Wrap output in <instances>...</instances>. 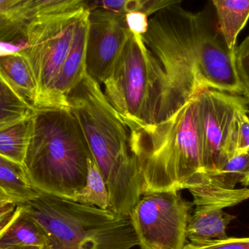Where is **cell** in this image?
Listing matches in <instances>:
<instances>
[{
    "mask_svg": "<svg viewBox=\"0 0 249 249\" xmlns=\"http://www.w3.org/2000/svg\"><path fill=\"white\" fill-rule=\"evenodd\" d=\"M67 102L105 178L109 210L129 216L143 195V183L130 149L128 127L108 102L101 85L87 73L69 93Z\"/></svg>",
    "mask_w": 249,
    "mask_h": 249,
    "instance_id": "obj_1",
    "label": "cell"
},
{
    "mask_svg": "<svg viewBox=\"0 0 249 249\" xmlns=\"http://www.w3.org/2000/svg\"><path fill=\"white\" fill-rule=\"evenodd\" d=\"M126 125L142 177L143 195L189 190L200 183L206 173L199 130L198 94L157 124Z\"/></svg>",
    "mask_w": 249,
    "mask_h": 249,
    "instance_id": "obj_2",
    "label": "cell"
},
{
    "mask_svg": "<svg viewBox=\"0 0 249 249\" xmlns=\"http://www.w3.org/2000/svg\"><path fill=\"white\" fill-rule=\"evenodd\" d=\"M91 158L83 129L70 108H35L23 162L35 190L74 201L75 193L86 184Z\"/></svg>",
    "mask_w": 249,
    "mask_h": 249,
    "instance_id": "obj_3",
    "label": "cell"
},
{
    "mask_svg": "<svg viewBox=\"0 0 249 249\" xmlns=\"http://www.w3.org/2000/svg\"><path fill=\"white\" fill-rule=\"evenodd\" d=\"M102 85L107 99L125 124L152 125L187 102L173 89L143 35L131 32Z\"/></svg>",
    "mask_w": 249,
    "mask_h": 249,
    "instance_id": "obj_4",
    "label": "cell"
},
{
    "mask_svg": "<svg viewBox=\"0 0 249 249\" xmlns=\"http://www.w3.org/2000/svg\"><path fill=\"white\" fill-rule=\"evenodd\" d=\"M46 231L52 249H133L139 246L129 216L39 193L19 204Z\"/></svg>",
    "mask_w": 249,
    "mask_h": 249,
    "instance_id": "obj_5",
    "label": "cell"
},
{
    "mask_svg": "<svg viewBox=\"0 0 249 249\" xmlns=\"http://www.w3.org/2000/svg\"><path fill=\"white\" fill-rule=\"evenodd\" d=\"M88 7L40 16L28 26L21 52L37 85L36 108L52 107L55 80L68 55L76 23Z\"/></svg>",
    "mask_w": 249,
    "mask_h": 249,
    "instance_id": "obj_6",
    "label": "cell"
},
{
    "mask_svg": "<svg viewBox=\"0 0 249 249\" xmlns=\"http://www.w3.org/2000/svg\"><path fill=\"white\" fill-rule=\"evenodd\" d=\"M193 203L179 191L143 194L129 217L141 249H184Z\"/></svg>",
    "mask_w": 249,
    "mask_h": 249,
    "instance_id": "obj_7",
    "label": "cell"
},
{
    "mask_svg": "<svg viewBox=\"0 0 249 249\" xmlns=\"http://www.w3.org/2000/svg\"><path fill=\"white\" fill-rule=\"evenodd\" d=\"M249 112L242 95L214 89L198 93V123L203 171L212 172L235 155L238 118Z\"/></svg>",
    "mask_w": 249,
    "mask_h": 249,
    "instance_id": "obj_8",
    "label": "cell"
},
{
    "mask_svg": "<svg viewBox=\"0 0 249 249\" xmlns=\"http://www.w3.org/2000/svg\"><path fill=\"white\" fill-rule=\"evenodd\" d=\"M190 29L196 68L203 89L243 96L235 49L228 47L216 16L210 10L191 12Z\"/></svg>",
    "mask_w": 249,
    "mask_h": 249,
    "instance_id": "obj_9",
    "label": "cell"
},
{
    "mask_svg": "<svg viewBox=\"0 0 249 249\" xmlns=\"http://www.w3.org/2000/svg\"><path fill=\"white\" fill-rule=\"evenodd\" d=\"M89 8L86 73L102 85L109 75L130 32L125 15L101 7Z\"/></svg>",
    "mask_w": 249,
    "mask_h": 249,
    "instance_id": "obj_10",
    "label": "cell"
},
{
    "mask_svg": "<svg viewBox=\"0 0 249 249\" xmlns=\"http://www.w3.org/2000/svg\"><path fill=\"white\" fill-rule=\"evenodd\" d=\"M89 11V6L76 23L68 55L55 80L53 93L52 107L70 108L67 96L86 75Z\"/></svg>",
    "mask_w": 249,
    "mask_h": 249,
    "instance_id": "obj_11",
    "label": "cell"
},
{
    "mask_svg": "<svg viewBox=\"0 0 249 249\" xmlns=\"http://www.w3.org/2000/svg\"><path fill=\"white\" fill-rule=\"evenodd\" d=\"M90 0H20L12 18L11 43L26 42V30L36 18L74 10L89 4Z\"/></svg>",
    "mask_w": 249,
    "mask_h": 249,
    "instance_id": "obj_12",
    "label": "cell"
},
{
    "mask_svg": "<svg viewBox=\"0 0 249 249\" xmlns=\"http://www.w3.org/2000/svg\"><path fill=\"white\" fill-rule=\"evenodd\" d=\"M0 77L20 99L36 108L37 85L29 61L21 51L0 56Z\"/></svg>",
    "mask_w": 249,
    "mask_h": 249,
    "instance_id": "obj_13",
    "label": "cell"
},
{
    "mask_svg": "<svg viewBox=\"0 0 249 249\" xmlns=\"http://www.w3.org/2000/svg\"><path fill=\"white\" fill-rule=\"evenodd\" d=\"M196 208L223 209L236 206L249 199V188H231L209 174L200 184L189 189Z\"/></svg>",
    "mask_w": 249,
    "mask_h": 249,
    "instance_id": "obj_14",
    "label": "cell"
},
{
    "mask_svg": "<svg viewBox=\"0 0 249 249\" xmlns=\"http://www.w3.org/2000/svg\"><path fill=\"white\" fill-rule=\"evenodd\" d=\"M49 238L43 227L18 204L11 222L0 234V249L12 247H47Z\"/></svg>",
    "mask_w": 249,
    "mask_h": 249,
    "instance_id": "obj_15",
    "label": "cell"
},
{
    "mask_svg": "<svg viewBox=\"0 0 249 249\" xmlns=\"http://www.w3.org/2000/svg\"><path fill=\"white\" fill-rule=\"evenodd\" d=\"M235 219L222 209L196 208L189 220L187 238L193 243L225 239L228 238L227 228Z\"/></svg>",
    "mask_w": 249,
    "mask_h": 249,
    "instance_id": "obj_16",
    "label": "cell"
},
{
    "mask_svg": "<svg viewBox=\"0 0 249 249\" xmlns=\"http://www.w3.org/2000/svg\"><path fill=\"white\" fill-rule=\"evenodd\" d=\"M212 1L227 44L231 49H235L237 37L249 19V0Z\"/></svg>",
    "mask_w": 249,
    "mask_h": 249,
    "instance_id": "obj_17",
    "label": "cell"
},
{
    "mask_svg": "<svg viewBox=\"0 0 249 249\" xmlns=\"http://www.w3.org/2000/svg\"><path fill=\"white\" fill-rule=\"evenodd\" d=\"M0 190L16 204L36 197L39 192L34 189L24 166L0 156Z\"/></svg>",
    "mask_w": 249,
    "mask_h": 249,
    "instance_id": "obj_18",
    "label": "cell"
},
{
    "mask_svg": "<svg viewBox=\"0 0 249 249\" xmlns=\"http://www.w3.org/2000/svg\"><path fill=\"white\" fill-rule=\"evenodd\" d=\"M32 117L0 130V156L23 165L32 133Z\"/></svg>",
    "mask_w": 249,
    "mask_h": 249,
    "instance_id": "obj_19",
    "label": "cell"
},
{
    "mask_svg": "<svg viewBox=\"0 0 249 249\" xmlns=\"http://www.w3.org/2000/svg\"><path fill=\"white\" fill-rule=\"evenodd\" d=\"M74 201L107 210L110 207L109 192L103 175L93 158L88 160L86 184L75 193Z\"/></svg>",
    "mask_w": 249,
    "mask_h": 249,
    "instance_id": "obj_20",
    "label": "cell"
},
{
    "mask_svg": "<svg viewBox=\"0 0 249 249\" xmlns=\"http://www.w3.org/2000/svg\"><path fill=\"white\" fill-rule=\"evenodd\" d=\"M35 110L0 77V130L30 118Z\"/></svg>",
    "mask_w": 249,
    "mask_h": 249,
    "instance_id": "obj_21",
    "label": "cell"
},
{
    "mask_svg": "<svg viewBox=\"0 0 249 249\" xmlns=\"http://www.w3.org/2000/svg\"><path fill=\"white\" fill-rule=\"evenodd\" d=\"M184 0H94L90 7H101L112 10L121 14L141 13L148 18L157 13L181 4Z\"/></svg>",
    "mask_w": 249,
    "mask_h": 249,
    "instance_id": "obj_22",
    "label": "cell"
},
{
    "mask_svg": "<svg viewBox=\"0 0 249 249\" xmlns=\"http://www.w3.org/2000/svg\"><path fill=\"white\" fill-rule=\"evenodd\" d=\"M207 174L217 178L225 185L235 188L238 182L241 184L249 178V151L233 157L222 166Z\"/></svg>",
    "mask_w": 249,
    "mask_h": 249,
    "instance_id": "obj_23",
    "label": "cell"
},
{
    "mask_svg": "<svg viewBox=\"0 0 249 249\" xmlns=\"http://www.w3.org/2000/svg\"><path fill=\"white\" fill-rule=\"evenodd\" d=\"M235 63L243 89V96L249 105V35L235 48Z\"/></svg>",
    "mask_w": 249,
    "mask_h": 249,
    "instance_id": "obj_24",
    "label": "cell"
},
{
    "mask_svg": "<svg viewBox=\"0 0 249 249\" xmlns=\"http://www.w3.org/2000/svg\"><path fill=\"white\" fill-rule=\"evenodd\" d=\"M184 249H249V238H227L223 240L186 244Z\"/></svg>",
    "mask_w": 249,
    "mask_h": 249,
    "instance_id": "obj_25",
    "label": "cell"
},
{
    "mask_svg": "<svg viewBox=\"0 0 249 249\" xmlns=\"http://www.w3.org/2000/svg\"><path fill=\"white\" fill-rule=\"evenodd\" d=\"M20 0H0V42H10L12 18Z\"/></svg>",
    "mask_w": 249,
    "mask_h": 249,
    "instance_id": "obj_26",
    "label": "cell"
},
{
    "mask_svg": "<svg viewBox=\"0 0 249 249\" xmlns=\"http://www.w3.org/2000/svg\"><path fill=\"white\" fill-rule=\"evenodd\" d=\"M249 112H244L238 118L235 156L247 153L249 151Z\"/></svg>",
    "mask_w": 249,
    "mask_h": 249,
    "instance_id": "obj_27",
    "label": "cell"
},
{
    "mask_svg": "<svg viewBox=\"0 0 249 249\" xmlns=\"http://www.w3.org/2000/svg\"><path fill=\"white\" fill-rule=\"evenodd\" d=\"M17 206L18 204L0 190V234L11 222Z\"/></svg>",
    "mask_w": 249,
    "mask_h": 249,
    "instance_id": "obj_28",
    "label": "cell"
},
{
    "mask_svg": "<svg viewBox=\"0 0 249 249\" xmlns=\"http://www.w3.org/2000/svg\"><path fill=\"white\" fill-rule=\"evenodd\" d=\"M126 23L129 30L133 34L144 35L149 27V18L141 13L125 14Z\"/></svg>",
    "mask_w": 249,
    "mask_h": 249,
    "instance_id": "obj_29",
    "label": "cell"
},
{
    "mask_svg": "<svg viewBox=\"0 0 249 249\" xmlns=\"http://www.w3.org/2000/svg\"><path fill=\"white\" fill-rule=\"evenodd\" d=\"M26 47V42L22 44H14L10 42H0V56L20 52L24 50Z\"/></svg>",
    "mask_w": 249,
    "mask_h": 249,
    "instance_id": "obj_30",
    "label": "cell"
},
{
    "mask_svg": "<svg viewBox=\"0 0 249 249\" xmlns=\"http://www.w3.org/2000/svg\"><path fill=\"white\" fill-rule=\"evenodd\" d=\"M2 249H52L51 246L47 247H35V246H26V247H12Z\"/></svg>",
    "mask_w": 249,
    "mask_h": 249,
    "instance_id": "obj_31",
    "label": "cell"
},
{
    "mask_svg": "<svg viewBox=\"0 0 249 249\" xmlns=\"http://www.w3.org/2000/svg\"><path fill=\"white\" fill-rule=\"evenodd\" d=\"M241 184L246 187H249V178H247V179L246 180V181H244V182L241 183Z\"/></svg>",
    "mask_w": 249,
    "mask_h": 249,
    "instance_id": "obj_32",
    "label": "cell"
}]
</instances>
